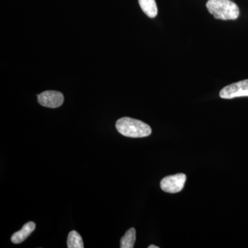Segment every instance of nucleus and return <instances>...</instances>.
<instances>
[{"label":"nucleus","instance_id":"f257e3e1","mask_svg":"<svg viewBox=\"0 0 248 248\" xmlns=\"http://www.w3.org/2000/svg\"><path fill=\"white\" fill-rule=\"evenodd\" d=\"M116 128L119 133L128 138H146L152 133V129L149 125L130 117H122L117 120Z\"/></svg>","mask_w":248,"mask_h":248},{"label":"nucleus","instance_id":"f03ea898","mask_svg":"<svg viewBox=\"0 0 248 248\" xmlns=\"http://www.w3.org/2000/svg\"><path fill=\"white\" fill-rule=\"evenodd\" d=\"M206 8L217 19L235 20L239 16V7L231 0H208Z\"/></svg>","mask_w":248,"mask_h":248},{"label":"nucleus","instance_id":"7ed1b4c3","mask_svg":"<svg viewBox=\"0 0 248 248\" xmlns=\"http://www.w3.org/2000/svg\"><path fill=\"white\" fill-rule=\"evenodd\" d=\"M219 96L222 99H226L248 97V79L228 85L220 91Z\"/></svg>","mask_w":248,"mask_h":248},{"label":"nucleus","instance_id":"20e7f679","mask_svg":"<svg viewBox=\"0 0 248 248\" xmlns=\"http://www.w3.org/2000/svg\"><path fill=\"white\" fill-rule=\"evenodd\" d=\"M186 174L183 173L168 176L161 181V190L169 193L174 194L181 192L185 186Z\"/></svg>","mask_w":248,"mask_h":248},{"label":"nucleus","instance_id":"39448f33","mask_svg":"<svg viewBox=\"0 0 248 248\" xmlns=\"http://www.w3.org/2000/svg\"><path fill=\"white\" fill-rule=\"evenodd\" d=\"M37 100L43 107L56 108L63 104L64 97L63 94L58 91H47L38 94Z\"/></svg>","mask_w":248,"mask_h":248},{"label":"nucleus","instance_id":"423d86ee","mask_svg":"<svg viewBox=\"0 0 248 248\" xmlns=\"http://www.w3.org/2000/svg\"><path fill=\"white\" fill-rule=\"evenodd\" d=\"M35 223L34 222H28L22 227L21 231L14 233L11 236V241L15 244H20L24 240L27 239L28 236H30L31 233L35 229Z\"/></svg>","mask_w":248,"mask_h":248},{"label":"nucleus","instance_id":"0eeeda50","mask_svg":"<svg viewBox=\"0 0 248 248\" xmlns=\"http://www.w3.org/2000/svg\"><path fill=\"white\" fill-rule=\"evenodd\" d=\"M139 4L148 17L154 18L157 16V6L155 0H139Z\"/></svg>","mask_w":248,"mask_h":248},{"label":"nucleus","instance_id":"6e6552de","mask_svg":"<svg viewBox=\"0 0 248 248\" xmlns=\"http://www.w3.org/2000/svg\"><path fill=\"white\" fill-rule=\"evenodd\" d=\"M136 241V231L132 228L125 232L123 237L121 239V248H133Z\"/></svg>","mask_w":248,"mask_h":248},{"label":"nucleus","instance_id":"1a4fd4ad","mask_svg":"<svg viewBox=\"0 0 248 248\" xmlns=\"http://www.w3.org/2000/svg\"><path fill=\"white\" fill-rule=\"evenodd\" d=\"M67 246L68 248H83L84 247L82 238L78 232L73 231L68 234Z\"/></svg>","mask_w":248,"mask_h":248},{"label":"nucleus","instance_id":"9d476101","mask_svg":"<svg viewBox=\"0 0 248 248\" xmlns=\"http://www.w3.org/2000/svg\"><path fill=\"white\" fill-rule=\"evenodd\" d=\"M148 248H159L158 246H154V245H151V246H148Z\"/></svg>","mask_w":248,"mask_h":248}]
</instances>
